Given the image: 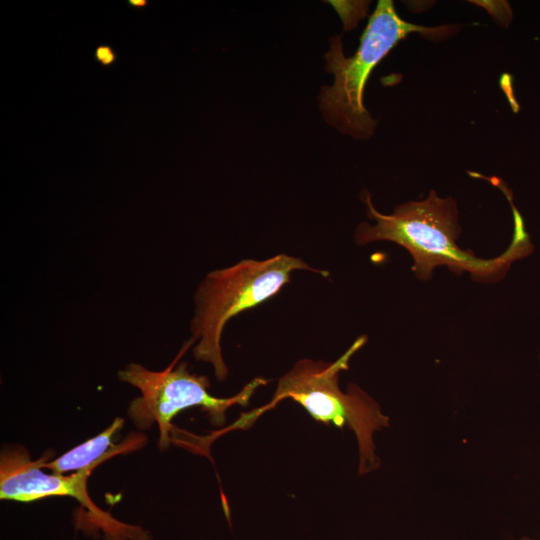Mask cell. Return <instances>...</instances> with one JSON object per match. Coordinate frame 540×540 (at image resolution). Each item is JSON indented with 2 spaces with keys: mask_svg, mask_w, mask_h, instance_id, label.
Wrapping results in <instances>:
<instances>
[{
  "mask_svg": "<svg viewBox=\"0 0 540 540\" xmlns=\"http://www.w3.org/2000/svg\"><path fill=\"white\" fill-rule=\"evenodd\" d=\"M365 193L367 215L375 225L360 223L355 232L356 243L390 241L402 246L411 254L412 269L419 279H429L435 267L445 265L458 275L468 272L477 281L494 282L506 274L515 260L533 250L522 216L513 205L511 244L498 257L482 259L456 243L460 226L453 198L438 197L432 190L424 200L407 202L398 205L391 214H382L373 206L371 195Z\"/></svg>",
  "mask_w": 540,
  "mask_h": 540,
  "instance_id": "1",
  "label": "cell"
},
{
  "mask_svg": "<svg viewBox=\"0 0 540 540\" xmlns=\"http://www.w3.org/2000/svg\"><path fill=\"white\" fill-rule=\"evenodd\" d=\"M299 270L323 277L329 275L301 258L281 253L264 260H241L209 272L201 281L195 292V310L190 323L193 354L197 360L212 365L219 381L228 375L221 349L226 324L241 312L276 295L290 282L292 273Z\"/></svg>",
  "mask_w": 540,
  "mask_h": 540,
  "instance_id": "2",
  "label": "cell"
},
{
  "mask_svg": "<svg viewBox=\"0 0 540 540\" xmlns=\"http://www.w3.org/2000/svg\"><path fill=\"white\" fill-rule=\"evenodd\" d=\"M449 31H454V26L425 27L407 22L398 15L393 1L379 0L352 56L344 55L340 36L330 39L325 68L333 73L334 82L323 86L319 96L327 122L355 139H369L377 121L365 108L363 95L372 71L409 34L440 38Z\"/></svg>",
  "mask_w": 540,
  "mask_h": 540,
  "instance_id": "3",
  "label": "cell"
},
{
  "mask_svg": "<svg viewBox=\"0 0 540 540\" xmlns=\"http://www.w3.org/2000/svg\"><path fill=\"white\" fill-rule=\"evenodd\" d=\"M366 343L357 338L334 362L301 359L278 381L272 400L256 410V415L269 410L283 399L300 404L316 421L347 426L356 435L359 446V473H367L379 465L373 434L389 425L378 404L361 388L350 384L346 392L338 385L340 372L347 370L351 357Z\"/></svg>",
  "mask_w": 540,
  "mask_h": 540,
  "instance_id": "4",
  "label": "cell"
},
{
  "mask_svg": "<svg viewBox=\"0 0 540 540\" xmlns=\"http://www.w3.org/2000/svg\"><path fill=\"white\" fill-rule=\"evenodd\" d=\"M193 344L190 339L186 347L165 370L152 371L141 364L130 363L119 371L122 382L136 387L140 396L131 401L128 407L130 419L139 429H148L154 423L160 431L159 446L167 448L173 430L172 420L179 412L201 407L214 425L225 422L226 411L239 404L246 406L255 390L267 383L266 379L255 378L238 394L229 398H218L208 392L209 379L203 375L191 373L187 363L181 362L175 367L179 357Z\"/></svg>",
  "mask_w": 540,
  "mask_h": 540,
  "instance_id": "5",
  "label": "cell"
},
{
  "mask_svg": "<svg viewBox=\"0 0 540 540\" xmlns=\"http://www.w3.org/2000/svg\"><path fill=\"white\" fill-rule=\"evenodd\" d=\"M43 456L31 460L22 447L5 448L0 456V498L22 503L55 496L76 499L103 526L108 533H126L131 536L130 526L114 520L109 514L96 507L89 497L87 481L92 470L75 473H46L42 466Z\"/></svg>",
  "mask_w": 540,
  "mask_h": 540,
  "instance_id": "6",
  "label": "cell"
},
{
  "mask_svg": "<svg viewBox=\"0 0 540 540\" xmlns=\"http://www.w3.org/2000/svg\"><path fill=\"white\" fill-rule=\"evenodd\" d=\"M123 420L116 418L113 423L98 435L70 449L52 461L49 455L43 456L41 466L53 473L66 474L83 470H93L112 456L138 449L145 437L142 435L127 438L120 444L113 442L114 435L122 428Z\"/></svg>",
  "mask_w": 540,
  "mask_h": 540,
  "instance_id": "7",
  "label": "cell"
},
{
  "mask_svg": "<svg viewBox=\"0 0 540 540\" xmlns=\"http://www.w3.org/2000/svg\"><path fill=\"white\" fill-rule=\"evenodd\" d=\"M97 56H98L99 60L102 61L105 64H108V63L112 62V60H113V54L110 51V49L107 48V47H100L97 50Z\"/></svg>",
  "mask_w": 540,
  "mask_h": 540,
  "instance_id": "8",
  "label": "cell"
},
{
  "mask_svg": "<svg viewBox=\"0 0 540 540\" xmlns=\"http://www.w3.org/2000/svg\"><path fill=\"white\" fill-rule=\"evenodd\" d=\"M132 4H135V5H143V4H145V2H144V1H136V0H133V1H132Z\"/></svg>",
  "mask_w": 540,
  "mask_h": 540,
  "instance_id": "9",
  "label": "cell"
}]
</instances>
